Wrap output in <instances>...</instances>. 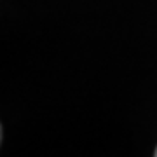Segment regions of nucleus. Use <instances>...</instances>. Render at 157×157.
I'll return each mask as SVG.
<instances>
[{"mask_svg": "<svg viewBox=\"0 0 157 157\" xmlns=\"http://www.w3.org/2000/svg\"><path fill=\"white\" fill-rule=\"evenodd\" d=\"M155 155H157V148H155Z\"/></svg>", "mask_w": 157, "mask_h": 157, "instance_id": "obj_1", "label": "nucleus"}]
</instances>
